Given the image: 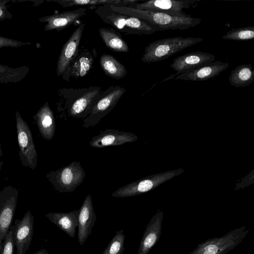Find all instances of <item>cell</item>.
Returning <instances> with one entry per match:
<instances>
[{"label":"cell","mask_w":254,"mask_h":254,"mask_svg":"<svg viewBox=\"0 0 254 254\" xmlns=\"http://www.w3.org/2000/svg\"><path fill=\"white\" fill-rule=\"evenodd\" d=\"M100 86L60 88L58 91V111L62 116L85 119L90 113L102 91Z\"/></svg>","instance_id":"1"},{"label":"cell","mask_w":254,"mask_h":254,"mask_svg":"<svg viewBox=\"0 0 254 254\" xmlns=\"http://www.w3.org/2000/svg\"><path fill=\"white\" fill-rule=\"evenodd\" d=\"M115 11L144 20L154 26L158 31L167 30H186L193 27L201 21L199 18L189 15L186 17H178L169 14L137 9L129 6L110 5Z\"/></svg>","instance_id":"2"},{"label":"cell","mask_w":254,"mask_h":254,"mask_svg":"<svg viewBox=\"0 0 254 254\" xmlns=\"http://www.w3.org/2000/svg\"><path fill=\"white\" fill-rule=\"evenodd\" d=\"M110 4L96 7L95 13L105 23L125 34L150 35L158 31L149 22L133 16L114 11Z\"/></svg>","instance_id":"3"},{"label":"cell","mask_w":254,"mask_h":254,"mask_svg":"<svg viewBox=\"0 0 254 254\" xmlns=\"http://www.w3.org/2000/svg\"><path fill=\"white\" fill-rule=\"evenodd\" d=\"M202 40L201 38L182 37L159 39L150 43L145 47L141 60L147 63L159 62Z\"/></svg>","instance_id":"4"},{"label":"cell","mask_w":254,"mask_h":254,"mask_svg":"<svg viewBox=\"0 0 254 254\" xmlns=\"http://www.w3.org/2000/svg\"><path fill=\"white\" fill-rule=\"evenodd\" d=\"M249 231L246 226L236 228L220 237L199 244L189 254H227L242 242Z\"/></svg>","instance_id":"5"},{"label":"cell","mask_w":254,"mask_h":254,"mask_svg":"<svg viewBox=\"0 0 254 254\" xmlns=\"http://www.w3.org/2000/svg\"><path fill=\"white\" fill-rule=\"evenodd\" d=\"M86 173L80 162L74 161L70 164L48 173L46 177L59 192L73 191L83 182Z\"/></svg>","instance_id":"6"},{"label":"cell","mask_w":254,"mask_h":254,"mask_svg":"<svg viewBox=\"0 0 254 254\" xmlns=\"http://www.w3.org/2000/svg\"><path fill=\"white\" fill-rule=\"evenodd\" d=\"M126 91L125 88L119 85H112L102 91L90 113L83 119L82 127L88 128L98 124L113 109Z\"/></svg>","instance_id":"7"},{"label":"cell","mask_w":254,"mask_h":254,"mask_svg":"<svg viewBox=\"0 0 254 254\" xmlns=\"http://www.w3.org/2000/svg\"><path fill=\"white\" fill-rule=\"evenodd\" d=\"M15 120L20 161L23 166L34 170L37 164V153L31 131L18 111Z\"/></svg>","instance_id":"8"},{"label":"cell","mask_w":254,"mask_h":254,"mask_svg":"<svg viewBox=\"0 0 254 254\" xmlns=\"http://www.w3.org/2000/svg\"><path fill=\"white\" fill-rule=\"evenodd\" d=\"M18 193L16 188L11 186L5 187L0 191V254L15 214Z\"/></svg>","instance_id":"9"},{"label":"cell","mask_w":254,"mask_h":254,"mask_svg":"<svg viewBox=\"0 0 254 254\" xmlns=\"http://www.w3.org/2000/svg\"><path fill=\"white\" fill-rule=\"evenodd\" d=\"M200 1L195 0H150L127 6L139 10L164 13L175 16L186 17L188 14L185 13L183 9L194 8Z\"/></svg>","instance_id":"10"},{"label":"cell","mask_w":254,"mask_h":254,"mask_svg":"<svg viewBox=\"0 0 254 254\" xmlns=\"http://www.w3.org/2000/svg\"><path fill=\"white\" fill-rule=\"evenodd\" d=\"M95 55L88 49L79 48L76 57L70 62L62 74V78L68 82L71 78H78L86 76L92 68Z\"/></svg>","instance_id":"11"},{"label":"cell","mask_w":254,"mask_h":254,"mask_svg":"<svg viewBox=\"0 0 254 254\" xmlns=\"http://www.w3.org/2000/svg\"><path fill=\"white\" fill-rule=\"evenodd\" d=\"M84 26L85 23H81L63 45L57 64L58 76L62 75L70 62L77 56Z\"/></svg>","instance_id":"12"},{"label":"cell","mask_w":254,"mask_h":254,"mask_svg":"<svg viewBox=\"0 0 254 254\" xmlns=\"http://www.w3.org/2000/svg\"><path fill=\"white\" fill-rule=\"evenodd\" d=\"M87 12V8L79 7L75 10L45 16L38 20L40 22L46 23L44 26L45 31L56 30L60 32L85 16Z\"/></svg>","instance_id":"13"},{"label":"cell","mask_w":254,"mask_h":254,"mask_svg":"<svg viewBox=\"0 0 254 254\" xmlns=\"http://www.w3.org/2000/svg\"><path fill=\"white\" fill-rule=\"evenodd\" d=\"M33 224L34 216L30 210H28L21 219L15 220L16 254H26L28 251L33 237Z\"/></svg>","instance_id":"14"},{"label":"cell","mask_w":254,"mask_h":254,"mask_svg":"<svg viewBox=\"0 0 254 254\" xmlns=\"http://www.w3.org/2000/svg\"><path fill=\"white\" fill-rule=\"evenodd\" d=\"M215 56L211 54L195 51L180 56L174 59L170 66L177 72L174 75L184 73L201 65L215 61Z\"/></svg>","instance_id":"15"},{"label":"cell","mask_w":254,"mask_h":254,"mask_svg":"<svg viewBox=\"0 0 254 254\" xmlns=\"http://www.w3.org/2000/svg\"><path fill=\"white\" fill-rule=\"evenodd\" d=\"M78 217V242L82 246L91 234L96 220L92 197L88 194L80 207Z\"/></svg>","instance_id":"16"},{"label":"cell","mask_w":254,"mask_h":254,"mask_svg":"<svg viewBox=\"0 0 254 254\" xmlns=\"http://www.w3.org/2000/svg\"><path fill=\"white\" fill-rule=\"evenodd\" d=\"M229 66L228 63L220 61H214L180 74L174 79L193 81H205L219 75Z\"/></svg>","instance_id":"17"},{"label":"cell","mask_w":254,"mask_h":254,"mask_svg":"<svg viewBox=\"0 0 254 254\" xmlns=\"http://www.w3.org/2000/svg\"><path fill=\"white\" fill-rule=\"evenodd\" d=\"M137 137L133 133L118 129L107 128L101 131L99 135L92 137L89 145L100 148L109 146L121 145L136 140Z\"/></svg>","instance_id":"18"},{"label":"cell","mask_w":254,"mask_h":254,"mask_svg":"<svg viewBox=\"0 0 254 254\" xmlns=\"http://www.w3.org/2000/svg\"><path fill=\"white\" fill-rule=\"evenodd\" d=\"M163 214L158 212L147 225L139 244L137 254H148L159 241L162 231Z\"/></svg>","instance_id":"19"},{"label":"cell","mask_w":254,"mask_h":254,"mask_svg":"<svg viewBox=\"0 0 254 254\" xmlns=\"http://www.w3.org/2000/svg\"><path fill=\"white\" fill-rule=\"evenodd\" d=\"M41 136L46 140L52 139L55 133L56 124L54 113L47 101L33 116Z\"/></svg>","instance_id":"20"},{"label":"cell","mask_w":254,"mask_h":254,"mask_svg":"<svg viewBox=\"0 0 254 254\" xmlns=\"http://www.w3.org/2000/svg\"><path fill=\"white\" fill-rule=\"evenodd\" d=\"M79 212V209L69 212H50L46 214V217L69 237L74 238Z\"/></svg>","instance_id":"21"},{"label":"cell","mask_w":254,"mask_h":254,"mask_svg":"<svg viewBox=\"0 0 254 254\" xmlns=\"http://www.w3.org/2000/svg\"><path fill=\"white\" fill-rule=\"evenodd\" d=\"M99 34L107 48L116 52L127 53L129 47L118 31L113 28L100 27Z\"/></svg>","instance_id":"22"},{"label":"cell","mask_w":254,"mask_h":254,"mask_svg":"<svg viewBox=\"0 0 254 254\" xmlns=\"http://www.w3.org/2000/svg\"><path fill=\"white\" fill-rule=\"evenodd\" d=\"M231 85L237 88L245 87L254 81V70L251 64H241L231 71L229 77Z\"/></svg>","instance_id":"23"},{"label":"cell","mask_w":254,"mask_h":254,"mask_svg":"<svg viewBox=\"0 0 254 254\" xmlns=\"http://www.w3.org/2000/svg\"><path fill=\"white\" fill-rule=\"evenodd\" d=\"M99 63L104 73L112 78L120 79L127 73L126 67L111 55H101Z\"/></svg>","instance_id":"24"},{"label":"cell","mask_w":254,"mask_h":254,"mask_svg":"<svg viewBox=\"0 0 254 254\" xmlns=\"http://www.w3.org/2000/svg\"><path fill=\"white\" fill-rule=\"evenodd\" d=\"M139 0H48L58 3L63 7L73 6H93L111 4L115 6H127L135 3Z\"/></svg>","instance_id":"25"},{"label":"cell","mask_w":254,"mask_h":254,"mask_svg":"<svg viewBox=\"0 0 254 254\" xmlns=\"http://www.w3.org/2000/svg\"><path fill=\"white\" fill-rule=\"evenodd\" d=\"M29 70L27 66L13 68L0 64V84L19 82L27 75Z\"/></svg>","instance_id":"26"},{"label":"cell","mask_w":254,"mask_h":254,"mask_svg":"<svg viewBox=\"0 0 254 254\" xmlns=\"http://www.w3.org/2000/svg\"><path fill=\"white\" fill-rule=\"evenodd\" d=\"M254 38V26L232 28L222 36V39L233 41H249Z\"/></svg>","instance_id":"27"},{"label":"cell","mask_w":254,"mask_h":254,"mask_svg":"<svg viewBox=\"0 0 254 254\" xmlns=\"http://www.w3.org/2000/svg\"><path fill=\"white\" fill-rule=\"evenodd\" d=\"M125 235L124 230L116 232V234L102 254H123L125 251Z\"/></svg>","instance_id":"28"},{"label":"cell","mask_w":254,"mask_h":254,"mask_svg":"<svg viewBox=\"0 0 254 254\" xmlns=\"http://www.w3.org/2000/svg\"><path fill=\"white\" fill-rule=\"evenodd\" d=\"M15 230V225H12L3 241L1 254H14Z\"/></svg>","instance_id":"29"},{"label":"cell","mask_w":254,"mask_h":254,"mask_svg":"<svg viewBox=\"0 0 254 254\" xmlns=\"http://www.w3.org/2000/svg\"><path fill=\"white\" fill-rule=\"evenodd\" d=\"M31 45L30 42H23L17 40L0 36V49L2 48H19L21 46Z\"/></svg>","instance_id":"30"},{"label":"cell","mask_w":254,"mask_h":254,"mask_svg":"<svg viewBox=\"0 0 254 254\" xmlns=\"http://www.w3.org/2000/svg\"><path fill=\"white\" fill-rule=\"evenodd\" d=\"M9 1L10 0H0V21L9 20L13 17L6 5V3Z\"/></svg>","instance_id":"31"},{"label":"cell","mask_w":254,"mask_h":254,"mask_svg":"<svg viewBox=\"0 0 254 254\" xmlns=\"http://www.w3.org/2000/svg\"><path fill=\"white\" fill-rule=\"evenodd\" d=\"M32 254H49L48 251L44 249H40L34 252Z\"/></svg>","instance_id":"32"},{"label":"cell","mask_w":254,"mask_h":254,"mask_svg":"<svg viewBox=\"0 0 254 254\" xmlns=\"http://www.w3.org/2000/svg\"><path fill=\"white\" fill-rule=\"evenodd\" d=\"M2 154H3V153L2 151L1 148V144H0V158L2 156Z\"/></svg>","instance_id":"33"},{"label":"cell","mask_w":254,"mask_h":254,"mask_svg":"<svg viewBox=\"0 0 254 254\" xmlns=\"http://www.w3.org/2000/svg\"><path fill=\"white\" fill-rule=\"evenodd\" d=\"M3 164V162L2 161L0 162V171L1 170V167Z\"/></svg>","instance_id":"34"}]
</instances>
